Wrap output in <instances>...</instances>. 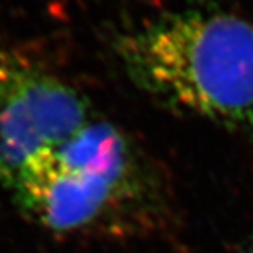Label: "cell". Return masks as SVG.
I'll return each mask as SVG.
<instances>
[{
	"instance_id": "2",
	"label": "cell",
	"mask_w": 253,
	"mask_h": 253,
	"mask_svg": "<svg viewBox=\"0 0 253 253\" xmlns=\"http://www.w3.org/2000/svg\"><path fill=\"white\" fill-rule=\"evenodd\" d=\"M88 121L84 98L66 83L20 60L0 63V185L12 189L39 159Z\"/></svg>"
},
{
	"instance_id": "3",
	"label": "cell",
	"mask_w": 253,
	"mask_h": 253,
	"mask_svg": "<svg viewBox=\"0 0 253 253\" xmlns=\"http://www.w3.org/2000/svg\"><path fill=\"white\" fill-rule=\"evenodd\" d=\"M119 188L108 178L66 168L47 154L25 171L12 194L43 226L72 230L95 221Z\"/></svg>"
},
{
	"instance_id": "4",
	"label": "cell",
	"mask_w": 253,
	"mask_h": 253,
	"mask_svg": "<svg viewBox=\"0 0 253 253\" xmlns=\"http://www.w3.org/2000/svg\"><path fill=\"white\" fill-rule=\"evenodd\" d=\"M50 156L60 165L122 185L128 151L121 133L107 122H88Z\"/></svg>"
},
{
	"instance_id": "1",
	"label": "cell",
	"mask_w": 253,
	"mask_h": 253,
	"mask_svg": "<svg viewBox=\"0 0 253 253\" xmlns=\"http://www.w3.org/2000/svg\"><path fill=\"white\" fill-rule=\"evenodd\" d=\"M151 95L232 128H253V25L226 12L171 14L118 43Z\"/></svg>"
}]
</instances>
